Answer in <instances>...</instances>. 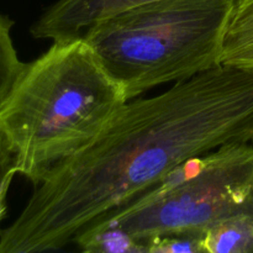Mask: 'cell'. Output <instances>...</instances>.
I'll list each match as a JSON object with an SVG mask.
<instances>
[{"label": "cell", "mask_w": 253, "mask_h": 253, "mask_svg": "<svg viewBox=\"0 0 253 253\" xmlns=\"http://www.w3.org/2000/svg\"><path fill=\"white\" fill-rule=\"evenodd\" d=\"M235 0H160L89 27L82 37L131 100L221 66Z\"/></svg>", "instance_id": "cell-3"}, {"label": "cell", "mask_w": 253, "mask_h": 253, "mask_svg": "<svg viewBox=\"0 0 253 253\" xmlns=\"http://www.w3.org/2000/svg\"><path fill=\"white\" fill-rule=\"evenodd\" d=\"M239 214H253V147L249 142L226 143L187 161L162 182L85 229L120 232L146 253L152 240L202 239L212 225Z\"/></svg>", "instance_id": "cell-4"}, {"label": "cell", "mask_w": 253, "mask_h": 253, "mask_svg": "<svg viewBox=\"0 0 253 253\" xmlns=\"http://www.w3.org/2000/svg\"><path fill=\"white\" fill-rule=\"evenodd\" d=\"M146 253H203L202 239L193 236H166L146 245Z\"/></svg>", "instance_id": "cell-10"}, {"label": "cell", "mask_w": 253, "mask_h": 253, "mask_svg": "<svg viewBox=\"0 0 253 253\" xmlns=\"http://www.w3.org/2000/svg\"><path fill=\"white\" fill-rule=\"evenodd\" d=\"M160 0H57L34 22L31 35L52 41L81 37L96 22Z\"/></svg>", "instance_id": "cell-5"}, {"label": "cell", "mask_w": 253, "mask_h": 253, "mask_svg": "<svg viewBox=\"0 0 253 253\" xmlns=\"http://www.w3.org/2000/svg\"><path fill=\"white\" fill-rule=\"evenodd\" d=\"M221 64L253 69V0H235L224 36Z\"/></svg>", "instance_id": "cell-6"}, {"label": "cell", "mask_w": 253, "mask_h": 253, "mask_svg": "<svg viewBox=\"0 0 253 253\" xmlns=\"http://www.w3.org/2000/svg\"><path fill=\"white\" fill-rule=\"evenodd\" d=\"M16 174V157L6 136L0 128V222L6 212V195L10 184Z\"/></svg>", "instance_id": "cell-9"}, {"label": "cell", "mask_w": 253, "mask_h": 253, "mask_svg": "<svg viewBox=\"0 0 253 253\" xmlns=\"http://www.w3.org/2000/svg\"><path fill=\"white\" fill-rule=\"evenodd\" d=\"M203 253H253V214L226 217L202 236Z\"/></svg>", "instance_id": "cell-7"}, {"label": "cell", "mask_w": 253, "mask_h": 253, "mask_svg": "<svg viewBox=\"0 0 253 253\" xmlns=\"http://www.w3.org/2000/svg\"><path fill=\"white\" fill-rule=\"evenodd\" d=\"M253 140V69H209L128 100L88 146L49 170L0 253L54 251L83 229L226 143Z\"/></svg>", "instance_id": "cell-1"}, {"label": "cell", "mask_w": 253, "mask_h": 253, "mask_svg": "<svg viewBox=\"0 0 253 253\" xmlns=\"http://www.w3.org/2000/svg\"><path fill=\"white\" fill-rule=\"evenodd\" d=\"M12 20L0 12V108L26 67V63L19 58L12 42Z\"/></svg>", "instance_id": "cell-8"}, {"label": "cell", "mask_w": 253, "mask_h": 253, "mask_svg": "<svg viewBox=\"0 0 253 253\" xmlns=\"http://www.w3.org/2000/svg\"><path fill=\"white\" fill-rule=\"evenodd\" d=\"M126 103L83 37L52 41L26 63L0 108V128L15 153L17 174L36 187L95 140Z\"/></svg>", "instance_id": "cell-2"}]
</instances>
